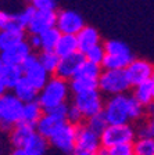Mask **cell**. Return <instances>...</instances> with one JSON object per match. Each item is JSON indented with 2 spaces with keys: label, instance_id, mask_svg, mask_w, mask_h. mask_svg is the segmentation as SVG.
<instances>
[{
  "label": "cell",
  "instance_id": "obj_1",
  "mask_svg": "<svg viewBox=\"0 0 154 155\" xmlns=\"http://www.w3.org/2000/svg\"><path fill=\"white\" fill-rule=\"evenodd\" d=\"M71 87L67 79H63L60 76L50 78L47 83L39 90L38 101L43 107V110H50L56 105L67 103L70 96Z\"/></svg>",
  "mask_w": 154,
  "mask_h": 155
},
{
  "label": "cell",
  "instance_id": "obj_2",
  "mask_svg": "<svg viewBox=\"0 0 154 155\" xmlns=\"http://www.w3.org/2000/svg\"><path fill=\"white\" fill-rule=\"evenodd\" d=\"M101 74V65L85 61L72 79L70 81L71 91L74 94L99 89V78Z\"/></svg>",
  "mask_w": 154,
  "mask_h": 155
},
{
  "label": "cell",
  "instance_id": "obj_3",
  "mask_svg": "<svg viewBox=\"0 0 154 155\" xmlns=\"http://www.w3.org/2000/svg\"><path fill=\"white\" fill-rule=\"evenodd\" d=\"M104 50H106V57L101 64L104 69H125L133 61L131 48L124 42L108 40L104 45Z\"/></svg>",
  "mask_w": 154,
  "mask_h": 155
},
{
  "label": "cell",
  "instance_id": "obj_4",
  "mask_svg": "<svg viewBox=\"0 0 154 155\" xmlns=\"http://www.w3.org/2000/svg\"><path fill=\"white\" fill-rule=\"evenodd\" d=\"M24 101L14 93H6L0 97V118L4 129H13L17 123L22 120Z\"/></svg>",
  "mask_w": 154,
  "mask_h": 155
},
{
  "label": "cell",
  "instance_id": "obj_5",
  "mask_svg": "<svg viewBox=\"0 0 154 155\" xmlns=\"http://www.w3.org/2000/svg\"><path fill=\"white\" fill-rule=\"evenodd\" d=\"M131 87L125 69H103L99 78V90L107 96L126 93Z\"/></svg>",
  "mask_w": 154,
  "mask_h": 155
},
{
  "label": "cell",
  "instance_id": "obj_6",
  "mask_svg": "<svg viewBox=\"0 0 154 155\" xmlns=\"http://www.w3.org/2000/svg\"><path fill=\"white\" fill-rule=\"evenodd\" d=\"M129 105H131V96L128 94L122 93L110 96L108 100L104 103V110H103L110 125L128 123L131 120Z\"/></svg>",
  "mask_w": 154,
  "mask_h": 155
},
{
  "label": "cell",
  "instance_id": "obj_7",
  "mask_svg": "<svg viewBox=\"0 0 154 155\" xmlns=\"http://www.w3.org/2000/svg\"><path fill=\"white\" fill-rule=\"evenodd\" d=\"M101 145L111 148L119 144L133 143L136 139V130L129 123H115L108 125L100 134Z\"/></svg>",
  "mask_w": 154,
  "mask_h": 155
},
{
  "label": "cell",
  "instance_id": "obj_8",
  "mask_svg": "<svg viewBox=\"0 0 154 155\" xmlns=\"http://www.w3.org/2000/svg\"><path fill=\"white\" fill-rule=\"evenodd\" d=\"M77 132L78 125L65 120L49 137V143L58 151L64 152V154H71L77 148Z\"/></svg>",
  "mask_w": 154,
  "mask_h": 155
},
{
  "label": "cell",
  "instance_id": "obj_9",
  "mask_svg": "<svg viewBox=\"0 0 154 155\" xmlns=\"http://www.w3.org/2000/svg\"><path fill=\"white\" fill-rule=\"evenodd\" d=\"M21 68H22L24 72V78L26 81H29L36 89H42L47 81L50 79V74L47 72L45 67L40 64L39 61V57L33 55L32 53L26 57V60L21 64Z\"/></svg>",
  "mask_w": 154,
  "mask_h": 155
},
{
  "label": "cell",
  "instance_id": "obj_10",
  "mask_svg": "<svg viewBox=\"0 0 154 155\" xmlns=\"http://www.w3.org/2000/svg\"><path fill=\"white\" fill-rule=\"evenodd\" d=\"M74 104L79 108L86 119L104 110V101L99 89L74 94Z\"/></svg>",
  "mask_w": 154,
  "mask_h": 155
},
{
  "label": "cell",
  "instance_id": "obj_11",
  "mask_svg": "<svg viewBox=\"0 0 154 155\" xmlns=\"http://www.w3.org/2000/svg\"><path fill=\"white\" fill-rule=\"evenodd\" d=\"M154 67L146 60H140V58H133V61L125 68V74L128 78L131 86H138V84L143 83V82L151 81L153 76Z\"/></svg>",
  "mask_w": 154,
  "mask_h": 155
},
{
  "label": "cell",
  "instance_id": "obj_12",
  "mask_svg": "<svg viewBox=\"0 0 154 155\" xmlns=\"http://www.w3.org/2000/svg\"><path fill=\"white\" fill-rule=\"evenodd\" d=\"M85 61H86V57H85L84 53L80 51H77L74 54L67 55V57H61L56 75L63 78V79L71 81L77 75V72L80 69V67H82V64Z\"/></svg>",
  "mask_w": 154,
  "mask_h": 155
},
{
  "label": "cell",
  "instance_id": "obj_13",
  "mask_svg": "<svg viewBox=\"0 0 154 155\" xmlns=\"http://www.w3.org/2000/svg\"><path fill=\"white\" fill-rule=\"evenodd\" d=\"M61 33L77 35L80 29L85 26L84 18L72 10H65L57 14V24H56Z\"/></svg>",
  "mask_w": 154,
  "mask_h": 155
},
{
  "label": "cell",
  "instance_id": "obj_14",
  "mask_svg": "<svg viewBox=\"0 0 154 155\" xmlns=\"http://www.w3.org/2000/svg\"><path fill=\"white\" fill-rule=\"evenodd\" d=\"M100 147H101V139L99 133L90 129L87 125H78L77 148L96 152Z\"/></svg>",
  "mask_w": 154,
  "mask_h": 155
},
{
  "label": "cell",
  "instance_id": "obj_15",
  "mask_svg": "<svg viewBox=\"0 0 154 155\" xmlns=\"http://www.w3.org/2000/svg\"><path fill=\"white\" fill-rule=\"evenodd\" d=\"M57 24V14L54 13V10H36V13L33 14L32 19L28 25V31L31 33H36L40 35L42 32L47 31V29L56 26Z\"/></svg>",
  "mask_w": 154,
  "mask_h": 155
},
{
  "label": "cell",
  "instance_id": "obj_16",
  "mask_svg": "<svg viewBox=\"0 0 154 155\" xmlns=\"http://www.w3.org/2000/svg\"><path fill=\"white\" fill-rule=\"evenodd\" d=\"M31 50H32V47L29 46V43L25 42V40H21V42L17 43L11 48H7L4 51H0V57H2L4 64L21 65L26 60V57L32 53Z\"/></svg>",
  "mask_w": 154,
  "mask_h": 155
},
{
  "label": "cell",
  "instance_id": "obj_17",
  "mask_svg": "<svg viewBox=\"0 0 154 155\" xmlns=\"http://www.w3.org/2000/svg\"><path fill=\"white\" fill-rule=\"evenodd\" d=\"M63 122H65V120H61L60 118H57V116L53 115L51 112L45 111L43 115L40 116V119L38 120V123L35 125V129L39 134H42L43 137H46V139L49 140V137L54 133V130L57 129Z\"/></svg>",
  "mask_w": 154,
  "mask_h": 155
},
{
  "label": "cell",
  "instance_id": "obj_18",
  "mask_svg": "<svg viewBox=\"0 0 154 155\" xmlns=\"http://www.w3.org/2000/svg\"><path fill=\"white\" fill-rule=\"evenodd\" d=\"M36 132L35 126L29 125L26 122H21L17 123L11 129V134H10V141L14 147H24V144L26 143V140Z\"/></svg>",
  "mask_w": 154,
  "mask_h": 155
},
{
  "label": "cell",
  "instance_id": "obj_19",
  "mask_svg": "<svg viewBox=\"0 0 154 155\" xmlns=\"http://www.w3.org/2000/svg\"><path fill=\"white\" fill-rule=\"evenodd\" d=\"M78 38V45H79V51L86 53L89 48L100 43V35L94 28L92 26H84L79 32L77 33Z\"/></svg>",
  "mask_w": 154,
  "mask_h": 155
},
{
  "label": "cell",
  "instance_id": "obj_20",
  "mask_svg": "<svg viewBox=\"0 0 154 155\" xmlns=\"http://www.w3.org/2000/svg\"><path fill=\"white\" fill-rule=\"evenodd\" d=\"M13 93L18 97L24 103H29V101L38 100L39 96V89H36L29 81H26L25 78L19 79L18 83L13 87Z\"/></svg>",
  "mask_w": 154,
  "mask_h": 155
},
{
  "label": "cell",
  "instance_id": "obj_21",
  "mask_svg": "<svg viewBox=\"0 0 154 155\" xmlns=\"http://www.w3.org/2000/svg\"><path fill=\"white\" fill-rule=\"evenodd\" d=\"M54 51L57 53L60 57H67V55H71V54H74V53L79 51V45H78L77 35L63 33L57 43V46H56Z\"/></svg>",
  "mask_w": 154,
  "mask_h": 155
},
{
  "label": "cell",
  "instance_id": "obj_22",
  "mask_svg": "<svg viewBox=\"0 0 154 155\" xmlns=\"http://www.w3.org/2000/svg\"><path fill=\"white\" fill-rule=\"evenodd\" d=\"M24 148L29 152V155H45L47 151V139L35 132L26 140Z\"/></svg>",
  "mask_w": 154,
  "mask_h": 155
},
{
  "label": "cell",
  "instance_id": "obj_23",
  "mask_svg": "<svg viewBox=\"0 0 154 155\" xmlns=\"http://www.w3.org/2000/svg\"><path fill=\"white\" fill-rule=\"evenodd\" d=\"M43 112H45V110H43V107L40 105V103L38 100L25 103L22 112V122L35 126L38 123V120L40 119V116L43 115Z\"/></svg>",
  "mask_w": 154,
  "mask_h": 155
},
{
  "label": "cell",
  "instance_id": "obj_24",
  "mask_svg": "<svg viewBox=\"0 0 154 155\" xmlns=\"http://www.w3.org/2000/svg\"><path fill=\"white\" fill-rule=\"evenodd\" d=\"M0 76H2V79L4 81V83H6V86L9 87V89H13V87L18 83L19 79H22L24 78V72H22L21 65L4 64Z\"/></svg>",
  "mask_w": 154,
  "mask_h": 155
},
{
  "label": "cell",
  "instance_id": "obj_25",
  "mask_svg": "<svg viewBox=\"0 0 154 155\" xmlns=\"http://www.w3.org/2000/svg\"><path fill=\"white\" fill-rule=\"evenodd\" d=\"M153 90H154V82L147 81V82H143V83L135 86V91H133L132 96L135 97L140 104L147 107V105H151L154 101L153 100Z\"/></svg>",
  "mask_w": 154,
  "mask_h": 155
},
{
  "label": "cell",
  "instance_id": "obj_26",
  "mask_svg": "<svg viewBox=\"0 0 154 155\" xmlns=\"http://www.w3.org/2000/svg\"><path fill=\"white\" fill-rule=\"evenodd\" d=\"M38 57H39L40 64L47 69L49 74H56L61 57L54 51V50H42V53H40Z\"/></svg>",
  "mask_w": 154,
  "mask_h": 155
},
{
  "label": "cell",
  "instance_id": "obj_27",
  "mask_svg": "<svg viewBox=\"0 0 154 155\" xmlns=\"http://www.w3.org/2000/svg\"><path fill=\"white\" fill-rule=\"evenodd\" d=\"M61 35H63V33L60 32V29H58L57 26H53V28L42 32L40 33L42 50H54L58 40H60V38H61Z\"/></svg>",
  "mask_w": 154,
  "mask_h": 155
},
{
  "label": "cell",
  "instance_id": "obj_28",
  "mask_svg": "<svg viewBox=\"0 0 154 155\" xmlns=\"http://www.w3.org/2000/svg\"><path fill=\"white\" fill-rule=\"evenodd\" d=\"M132 144L135 155H154V137L139 136Z\"/></svg>",
  "mask_w": 154,
  "mask_h": 155
},
{
  "label": "cell",
  "instance_id": "obj_29",
  "mask_svg": "<svg viewBox=\"0 0 154 155\" xmlns=\"http://www.w3.org/2000/svg\"><path fill=\"white\" fill-rule=\"evenodd\" d=\"M24 40V33H17L9 29H2L0 31V51H4L7 48H11Z\"/></svg>",
  "mask_w": 154,
  "mask_h": 155
},
{
  "label": "cell",
  "instance_id": "obj_30",
  "mask_svg": "<svg viewBox=\"0 0 154 155\" xmlns=\"http://www.w3.org/2000/svg\"><path fill=\"white\" fill-rule=\"evenodd\" d=\"M86 125L89 126L90 129H93L94 132H97L99 134H101V132L106 129L110 123H108V120H107L104 112L101 111V112H99V114H96V115L87 118V123H86Z\"/></svg>",
  "mask_w": 154,
  "mask_h": 155
},
{
  "label": "cell",
  "instance_id": "obj_31",
  "mask_svg": "<svg viewBox=\"0 0 154 155\" xmlns=\"http://www.w3.org/2000/svg\"><path fill=\"white\" fill-rule=\"evenodd\" d=\"M85 57H86L87 61L101 65L103 64V60H104V57H106V50H104V46H101L100 43H99V45H96V46H93V47L89 48V50L85 53Z\"/></svg>",
  "mask_w": 154,
  "mask_h": 155
},
{
  "label": "cell",
  "instance_id": "obj_32",
  "mask_svg": "<svg viewBox=\"0 0 154 155\" xmlns=\"http://www.w3.org/2000/svg\"><path fill=\"white\" fill-rule=\"evenodd\" d=\"M35 13H36L35 7L29 6V7H26L24 11H21V13L14 14L13 17H14V19H15L19 25H22L24 28H28L29 22H31V19H32V17H33V14H35Z\"/></svg>",
  "mask_w": 154,
  "mask_h": 155
},
{
  "label": "cell",
  "instance_id": "obj_33",
  "mask_svg": "<svg viewBox=\"0 0 154 155\" xmlns=\"http://www.w3.org/2000/svg\"><path fill=\"white\" fill-rule=\"evenodd\" d=\"M145 114V105L140 104L133 96H131V105H129V115H131L132 120L140 119Z\"/></svg>",
  "mask_w": 154,
  "mask_h": 155
},
{
  "label": "cell",
  "instance_id": "obj_34",
  "mask_svg": "<svg viewBox=\"0 0 154 155\" xmlns=\"http://www.w3.org/2000/svg\"><path fill=\"white\" fill-rule=\"evenodd\" d=\"M85 116L84 114L80 112V110L72 103V105H68V111H67V120L71 123H74V125H79L82 122Z\"/></svg>",
  "mask_w": 154,
  "mask_h": 155
},
{
  "label": "cell",
  "instance_id": "obj_35",
  "mask_svg": "<svg viewBox=\"0 0 154 155\" xmlns=\"http://www.w3.org/2000/svg\"><path fill=\"white\" fill-rule=\"evenodd\" d=\"M110 155H135L133 151V144L128 143V144H119L115 147L110 148Z\"/></svg>",
  "mask_w": 154,
  "mask_h": 155
},
{
  "label": "cell",
  "instance_id": "obj_36",
  "mask_svg": "<svg viewBox=\"0 0 154 155\" xmlns=\"http://www.w3.org/2000/svg\"><path fill=\"white\" fill-rule=\"evenodd\" d=\"M32 6L36 10H54L56 8V2L54 0H32Z\"/></svg>",
  "mask_w": 154,
  "mask_h": 155
},
{
  "label": "cell",
  "instance_id": "obj_37",
  "mask_svg": "<svg viewBox=\"0 0 154 155\" xmlns=\"http://www.w3.org/2000/svg\"><path fill=\"white\" fill-rule=\"evenodd\" d=\"M139 136H146V137H154V119H150L147 123L139 129Z\"/></svg>",
  "mask_w": 154,
  "mask_h": 155
},
{
  "label": "cell",
  "instance_id": "obj_38",
  "mask_svg": "<svg viewBox=\"0 0 154 155\" xmlns=\"http://www.w3.org/2000/svg\"><path fill=\"white\" fill-rule=\"evenodd\" d=\"M11 19H13V15H10V14L4 13V11H0V31L6 29Z\"/></svg>",
  "mask_w": 154,
  "mask_h": 155
},
{
  "label": "cell",
  "instance_id": "obj_39",
  "mask_svg": "<svg viewBox=\"0 0 154 155\" xmlns=\"http://www.w3.org/2000/svg\"><path fill=\"white\" fill-rule=\"evenodd\" d=\"M29 46L32 48H42V40H40V35L32 33V36L29 38Z\"/></svg>",
  "mask_w": 154,
  "mask_h": 155
},
{
  "label": "cell",
  "instance_id": "obj_40",
  "mask_svg": "<svg viewBox=\"0 0 154 155\" xmlns=\"http://www.w3.org/2000/svg\"><path fill=\"white\" fill-rule=\"evenodd\" d=\"M10 155H29V152L26 151L24 147H15Z\"/></svg>",
  "mask_w": 154,
  "mask_h": 155
},
{
  "label": "cell",
  "instance_id": "obj_41",
  "mask_svg": "<svg viewBox=\"0 0 154 155\" xmlns=\"http://www.w3.org/2000/svg\"><path fill=\"white\" fill-rule=\"evenodd\" d=\"M71 155H96V152H92V151H85V150L75 148L74 151L71 152Z\"/></svg>",
  "mask_w": 154,
  "mask_h": 155
},
{
  "label": "cell",
  "instance_id": "obj_42",
  "mask_svg": "<svg viewBox=\"0 0 154 155\" xmlns=\"http://www.w3.org/2000/svg\"><path fill=\"white\" fill-rule=\"evenodd\" d=\"M96 155H110V148H107V147H100L99 150L96 151Z\"/></svg>",
  "mask_w": 154,
  "mask_h": 155
},
{
  "label": "cell",
  "instance_id": "obj_43",
  "mask_svg": "<svg viewBox=\"0 0 154 155\" xmlns=\"http://www.w3.org/2000/svg\"><path fill=\"white\" fill-rule=\"evenodd\" d=\"M9 89V87L6 86V83H4V81L2 79V76H0V97L3 96V94H6V90Z\"/></svg>",
  "mask_w": 154,
  "mask_h": 155
},
{
  "label": "cell",
  "instance_id": "obj_44",
  "mask_svg": "<svg viewBox=\"0 0 154 155\" xmlns=\"http://www.w3.org/2000/svg\"><path fill=\"white\" fill-rule=\"evenodd\" d=\"M150 116H151V119H154V105H151V108H150Z\"/></svg>",
  "mask_w": 154,
  "mask_h": 155
},
{
  "label": "cell",
  "instance_id": "obj_45",
  "mask_svg": "<svg viewBox=\"0 0 154 155\" xmlns=\"http://www.w3.org/2000/svg\"><path fill=\"white\" fill-rule=\"evenodd\" d=\"M3 67H4V62H3V60H2V57H0V74H2V69H3Z\"/></svg>",
  "mask_w": 154,
  "mask_h": 155
},
{
  "label": "cell",
  "instance_id": "obj_46",
  "mask_svg": "<svg viewBox=\"0 0 154 155\" xmlns=\"http://www.w3.org/2000/svg\"><path fill=\"white\" fill-rule=\"evenodd\" d=\"M151 81L154 82V71H153V76H151Z\"/></svg>",
  "mask_w": 154,
  "mask_h": 155
},
{
  "label": "cell",
  "instance_id": "obj_47",
  "mask_svg": "<svg viewBox=\"0 0 154 155\" xmlns=\"http://www.w3.org/2000/svg\"><path fill=\"white\" fill-rule=\"evenodd\" d=\"M153 100H154V90H153Z\"/></svg>",
  "mask_w": 154,
  "mask_h": 155
},
{
  "label": "cell",
  "instance_id": "obj_48",
  "mask_svg": "<svg viewBox=\"0 0 154 155\" xmlns=\"http://www.w3.org/2000/svg\"><path fill=\"white\" fill-rule=\"evenodd\" d=\"M0 125H2V118H0Z\"/></svg>",
  "mask_w": 154,
  "mask_h": 155
}]
</instances>
